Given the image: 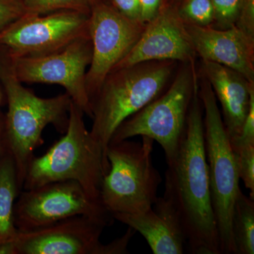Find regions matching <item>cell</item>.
Listing matches in <instances>:
<instances>
[{
	"label": "cell",
	"mask_w": 254,
	"mask_h": 254,
	"mask_svg": "<svg viewBox=\"0 0 254 254\" xmlns=\"http://www.w3.org/2000/svg\"><path fill=\"white\" fill-rule=\"evenodd\" d=\"M10 58L16 76L23 83L63 86L73 103L91 118V102L86 86L87 70L92 58L90 37L78 39L50 54Z\"/></svg>",
	"instance_id": "11"
},
{
	"label": "cell",
	"mask_w": 254,
	"mask_h": 254,
	"mask_svg": "<svg viewBox=\"0 0 254 254\" xmlns=\"http://www.w3.org/2000/svg\"><path fill=\"white\" fill-rule=\"evenodd\" d=\"M145 26L100 0L93 5L89 15L92 58L86 75L90 102L107 76L131 51Z\"/></svg>",
	"instance_id": "12"
},
{
	"label": "cell",
	"mask_w": 254,
	"mask_h": 254,
	"mask_svg": "<svg viewBox=\"0 0 254 254\" xmlns=\"http://www.w3.org/2000/svg\"><path fill=\"white\" fill-rule=\"evenodd\" d=\"M110 1H111L110 6H113L114 9L118 11L120 14L132 21L141 22L138 0H110Z\"/></svg>",
	"instance_id": "26"
},
{
	"label": "cell",
	"mask_w": 254,
	"mask_h": 254,
	"mask_svg": "<svg viewBox=\"0 0 254 254\" xmlns=\"http://www.w3.org/2000/svg\"><path fill=\"white\" fill-rule=\"evenodd\" d=\"M240 180L250 190V197L254 200V144L247 145L233 151Z\"/></svg>",
	"instance_id": "22"
},
{
	"label": "cell",
	"mask_w": 254,
	"mask_h": 254,
	"mask_svg": "<svg viewBox=\"0 0 254 254\" xmlns=\"http://www.w3.org/2000/svg\"><path fill=\"white\" fill-rule=\"evenodd\" d=\"M89 15L75 11L28 13L0 31V50L12 58L58 51L90 37Z\"/></svg>",
	"instance_id": "9"
},
{
	"label": "cell",
	"mask_w": 254,
	"mask_h": 254,
	"mask_svg": "<svg viewBox=\"0 0 254 254\" xmlns=\"http://www.w3.org/2000/svg\"><path fill=\"white\" fill-rule=\"evenodd\" d=\"M198 73V95L203 105L204 144L208 163L210 198L221 254H237L232 231V219L240 177L235 153L222 121L218 100L207 78Z\"/></svg>",
	"instance_id": "5"
},
{
	"label": "cell",
	"mask_w": 254,
	"mask_h": 254,
	"mask_svg": "<svg viewBox=\"0 0 254 254\" xmlns=\"http://www.w3.org/2000/svg\"><path fill=\"white\" fill-rule=\"evenodd\" d=\"M177 64L173 60L143 62L113 70L105 78L91 100L90 130L105 155L118 127L166 90Z\"/></svg>",
	"instance_id": "3"
},
{
	"label": "cell",
	"mask_w": 254,
	"mask_h": 254,
	"mask_svg": "<svg viewBox=\"0 0 254 254\" xmlns=\"http://www.w3.org/2000/svg\"><path fill=\"white\" fill-rule=\"evenodd\" d=\"M165 193L180 215L190 254H221L205 155L198 82L175 157L166 161Z\"/></svg>",
	"instance_id": "1"
},
{
	"label": "cell",
	"mask_w": 254,
	"mask_h": 254,
	"mask_svg": "<svg viewBox=\"0 0 254 254\" xmlns=\"http://www.w3.org/2000/svg\"><path fill=\"white\" fill-rule=\"evenodd\" d=\"M177 8L185 22L200 27L213 26L214 9L211 0H182Z\"/></svg>",
	"instance_id": "20"
},
{
	"label": "cell",
	"mask_w": 254,
	"mask_h": 254,
	"mask_svg": "<svg viewBox=\"0 0 254 254\" xmlns=\"http://www.w3.org/2000/svg\"><path fill=\"white\" fill-rule=\"evenodd\" d=\"M232 231L237 254H254V200L242 190L234 206Z\"/></svg>",
	"instance_id": "18"
},
{
	"label": "cell",
	"mask_w": 254,
	"mask_h": 254,
	"mask_svg": "<svg viewBox=\"0 0 254 254\" xmlns=\"http://www.w3.org/2000/svg\"><path fill=\"white\" fill-rule=\"evenodd\" d=\"M5 100H6V98H5L4 88L0 83V110H1V106H2Z\"/></svg>",
	"instance_id": "30"
},
{
	"label": "cell",
	"mask_w": 254,
	"mask_h": 254,
	"mask_svg": "<svg viewBox=\"0 0 254 254\" xmlns=\"http://www.w3.org/2000/svg\"><path fill=\"white\" fill-rule=\"evenodd\" d=\"M163 0H138L140 21L147 25L158 15Z\"/></svg>",
	"instance_id": "27"
},
{
	"label": "cell",
	"mask_w": 254,
	"mask_h": 254,
	"mask_svg": "<svg viewBox=\"0 0 254 254\" xmlns=\"http://www.w3.org/2000/svg\"><path fill=\"white\" fill-rule=\"evenodd\" d=\"M182 0H163V4H169L178 6Z\"/></svg>",
	"instance_id": "31"
},
{
	"label": "cell",
	"mask_w": 254,
	"mask_h": 254,
	"mask_svg": "<svg viewBox=\"0 0 254 254\" xmlns=\"http://www.w3.org/2000/svg\"><path fill=\"white\" fill-rule=\"evenodd\" d=\"M201 73L210 83L215 98L221 105L222 121L230 140L240 135L249 109L251 91L254 82H250L235 70L212 63L202 61Z\"/></svg>",
	"instance_id": "16"
},
{
	"label": "cell",
	"mask_w": 254,
	"mask_h": 254,
	"mask_svg": "<svg viewBox=\"0 0 254 254\" xmlns=\"http://www.w3.org/2000/svg\"><path fill=\"white\" fill-rule=\"evenodd\" d=\"M196 57L178 8L163 4L131 51L112 71L143 62L173 60L195 64Z\"/></svg>",
	"instance_id": "13"
},
{
	"label": "cell",
	"mask_w": 254,
	"mask_h": 254,
	"mask_svg": "<svg viewBox=\"0 0 254 254\" xmlns=\"http://www.w3.org/2000/svg\"><path fill=\"white\" fill-rule=\"evenodd\" d=\"M112 217L141 234L153 254L185 253L187 239L180 215L164 195L143 213H116Z\"/></svg>",
	"instance_id": "15"
},
{
	"label": "cell",
	"mask_w": 254,
	"mask_h": 254,
	"mask_svg": "<svg viewBox=\"0 0 254 254\" xmlns=\"http://www.w3.org/2000/svg\"><path fill=\"white\" fill-rule=\"evenodd\" d=\"M20 190L14 160L4 148L0 156V245L17 237L14 206Z\"/></svg>",
	"instance_id": "17"
},
{
	"label": "cell",
	"mask_w": 254,
	"mask_h": 254,
	"mask_svg": "<svg viewBox=\"0 0 254 254\" xmlns=\"http://www.w3.org/2000/svg\"><path fill=\"white\" fill-rule=\"evenodd\" d=\"M214 9L212 27L228 29L235 26L243 0H211Z\"/></svg>",
	"instance_id": "21"
},
{
	"label": "cell",
	"mask_w": 254,
	"mask_h": 254,
	"mask_svg": "<svg viewBox=\"0 0 254 254\" xmlns=\"http://www.w3.org/2000/svg\"><path fill=\"white\" fill-rule=\"evenodd\" d=\"M0 83L8 105L4 120V148L14 160L18 185L22 190L34 150L43 145V130L53 125L61 133L66 131L71 99L66 93L49 98L37 96L23 86L11 58L1 50Z\"/></svg>",
	"instance_id": "2"
},
{
	"label": "cell",
	"mask_w": 254,
	"mask_h": 254,
	"mask_svg": "<svg viewBox=\"0 0 254 254\" xmlns=\"http://www.w3.org/2000/svg\"><path fill=\"white\" fill-rule=\"evenodd\" d=\"M0 254H18L15 240L4 242L0 245Z\"/></svg>",
	"instance_id": "28"
},
{
	"label": "cell",
	"mask_w": 254,
	"mask_h": 254,
	"mask_svg": "<svg viewBox=\"0 0 254 254\" xmlns=\"http://www.w3.org/2000/svg\"><path fill=\"white\" fill-rule=\"evenodd\" d=\"M181 64L168 88L156 99L124 121L113 133L109 143L137 136H146L163 148L166 161L175 157L198 82L195 64Z\"/></svg>",
	"instance_id": "7"
},
{
	"label": "cell",
	"mask_w": 254,
	"mask_h": 254,
	"mask_svg": "<svg viewBox=\"0 0 254 254\" xmlns=\"http://www.w3.org/2000/svg\"><path fill=\"white\" fill-rule=\"evenodd\" d=\"M235 26L254 39V0H243Z\"/></svg>",
	"instance_id": "25"
},
{
	"label": "cell",
	"mask_w": 254,
	"mask_h": 254,
	"mask_svg": "<svg viewBox=\"0 0 254 254\" xmlns=\"http://www.w3.org/2000/svg\"><path fill=\"white\" fill-rule=\"evenodd\" d=\"M78 215L109 222L112 217L101 202L91 198L75 181L51 182L23 190L14 206L15 225L18 232L41 230Z\"/></svg>",
	"instance_id": "8"
},
{
	"label": "cell",
	"mask_w": 254,
	"mask_h": 254,
	"mask_svg": "<svg viewBox=\"0 0 254 254\" xmlns=\"http://www.w3.org/2000/svg\"><path fill=\"white\" fill-rule=\"evenodd\" d=\"M26 14L21 0H0V31Z\"/></svg>",
	"instance_id": "24"
},
{
	"label": "cell",
	"mask_w": 254,
	"mask_h": 254,
	"mask_svg": "<svg viewBox=\"0 0 254 254\" xmlns=\"http://www.w3.org/2000/svg\"><path fill=\"white\" fill-rule=\"evenodd\" d=\"M110 222L78 215L41 230L18 232V254H126L136 231L128 227L123 237L103 245L100 237Z\"/></svg>",
	"instance_id": "10"
},
{
	"label": "cell",
	"mask_w": 254,
	"mask_h": 254,
	"mask_svg": "<svg viewBox=\"0 0 254 254\" xmlns=\"http://www.w3.org/2000/svg\"><path fill=\"white\" fill-rule=\"evenodd\" d=\"M84 113L71 100L67 128L41 156L32 158L22 190L62 181L78 182L91 198L100 201V187L109 163L103 147L84 123Z\"/></svg>",
	"instance_id": "4"
},
{
	"label": "cell",
	"mask_w": 254,
	"mask_h": 254,
	"mask_svg": "<svg viewBox=\"0 0 254 254\" xmlns=\"http://www.w3.org/2000/svg\"><path fill=\"white\" fill-rule=\"evenodd\" d=\"M4 116L0 114V156L4 150Z\"/></svg>",
	"instance_id": "29"
},
{
	"label": "cell",
	"mask_w": 254,
	"mask_h": 254,
	"mask_svg": "<svg viewBox=\"0 0 254 254\" xmlns=\"http://www.w3.org/2000/svg\"><path fill=\"white\" fill-rule=\"evenodd\" d=\"M185 23L197 56L232 68L254 82V39L238 28L216 29Z\"/></svg>",
	"instance_id": "14"
},
{
	"label": "cell",
	"mask_w": 254,
	"mask_h": 254,
	"mask_svg": "<svg viewBox=\"0 0 254 254\" xmlns=\"http://www.w3.org/2000/svg\"><path fill=\"white\" fill-rule=\"evenodd\" d=\"M29 14H46L59 11H75L90 14L98 0H21Z\"/></svg>",
	"instance_id": "19"
},
{
	"label": "cell",
	"mask_w": 254,
	"mask_h": 254,
	"mask_svg": "<svg viewBox=\"0 0 254 254\" xmlns=\"http://www.w3.org/2000/svg\"><path fill=\"white\" fill-rule=\"evenodd\" d=\"M110 143L106 150L109 163L100 187V201L110 214L143 213L152 208L162 182L152 159L154 141L141 136Z\"/></svg>",
	"instance_id": "6"
},
{
	"label": "cell",
	"mask_w": 254,
	"mask_h": 254,
	"mask_svg": "<svg viewBox=\"0 0 254 254\" xmlns=\"http://www.w3.org/2000/svg\"><path fill=\"white\" fill-rule=\"evenodd\" d=\"M232 150L235 151L247 146L254 144V87L251 91L250 109L240 135L230 140Z\"/></svg>",
	"instance_id": "23"
}]
</instances>
